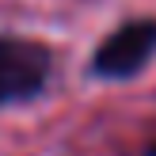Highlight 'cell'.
Wrapping results in <instances>:
<instances>
[{
	"label": "cell",
	"mask_w": 156,
	"mask_h": 156,
	"mask_svg": "<svg viewBox=\"0 0 156 156\" xmlns=\"http://www.w3.org/2000/svg\"><path fill=\"white\" fill-rule=\"evenodd\" d=\"M145 156H156V145H152V149H149V152H145Z\"/></svg>",
	"instance_id": "3957f363"
},
{
	"label": "cell",
	"mask_w": 156,
	"mask_h": 156,
	"mask_svg": "<svg viewBox=\"0 0 156 156\" xmlns=\"http://www.w3.org/2000/svg\"><path fill=\"white\" fill-rule=\"evenodd\" d=\"M156 57V19H133L118 27L95 50L91 73L103 80H129Z\"/></svg>",
	"instance_id": "7a4b0ae2"
},
{
	"label": "cell",
	"mask_w": 156,
	"mask_h": 156,
	"mask_svg": "<svg viewBox=\"0 0 156 156\" xmlns=\"http://www.w3.org/2000/svg\"><path fill=\"white\" fill-rule=\"evenodd\" d=\"M53 73V53L42 42L0 34V107L30 103L46 91Z\"/></svg>",
	"instance_id": "6da1fadb"
}]
</instances>
